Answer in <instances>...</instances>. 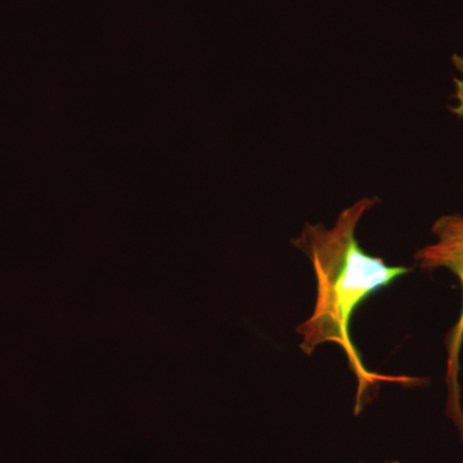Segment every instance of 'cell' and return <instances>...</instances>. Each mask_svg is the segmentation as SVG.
Returning <instances> with one entry per match:
<instances>
[{
  "mask_svg": "<svg viewBox=\"0 0 463 463\" xmlns=\"http://www.w3.org/2000/svg\"><path fill=\"white\" fill-rule=\"evenodd\" d=\"M379 199H362L347 207L332 228L323 224L306 225L294 246L306 252L312 261L317 279V300L313 315L301 323L298 334L303 336L300 349L307 355L323 344H336L345 353L350 371L358 381L354 413L364 411L365 397L383 383L403 386L422 385L421 379L389 376L368 370L353 343L350 327L358 307L374 292L411 272L407 267L388 265L383 258L364 252L355 237L362 216Z\"/></svg>",
  "mask_w": 463,
  "mask_h": 463,
  "instance_id": "cell-1",
  "label": "cell"
},
{
  "mask_svg": "<svg viewBox=\"0 0 463 463\" xmlns=\"http://www.w3.org/2000/svg\"><path fill=\"white\" fill-rule=\"evenodd\" d=\"M386 463H398L397 461H392V462H386Z\"/></svg>",
  "mask_w": 463,
  "mask_h": 463,
  "instance_id": "cell-4",
  "label": "cell"
},
{
  "mask_svg": "<svg viewBox=\"0 0 463 463\" xmlns=\"http://www.w3.org/2000/svg\"><path fill=\"white\" fill-rule=\"evenodd\" d=\"M432 233L437 242L420 249L414 255L417 264L422 270H435L439 268L450 270L459 279L463 292V216L459 214L443 215L432 225ZM463 344V301L461 315L452 330L447 335L448 350L447 414L456 423L463 441V410L459 394L458 373L459 353Z\"/></svg>",
  "mask_w": 463,
  "mask_h": 463,
  "instance_id": "cell-2",
  "label": "cell"
},
{
  "mask_svg": "<svg viewBox=\"0 0 463 463\" xmlns=\"http://www.w3.org/2000/svg\"><path fill=\"white\" fill-rule=\"evenodd\" d=\"M453 63H455L456 69L459 71V76L455 79L456 85V106L452 108V111L456 115L462 116L463 118V57L456 56L453 57Z\"/></svg>",
  "mask_w": 463,
  "mask_h": 463,
  "instance_id": "cell-3",
  "label": "cell"
}]
</instances>
